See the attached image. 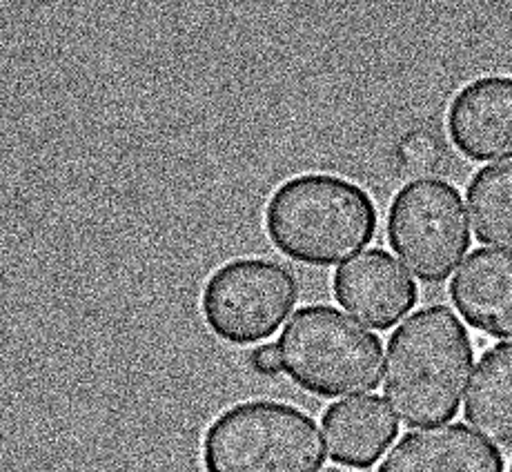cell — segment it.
<instances>
[{
	"label": "cell",
	"instance_id": "cell-2",
	"mask_svg": "<svg viewBox=\"0 0 512 472\" xmlns=\"http://www.w3.org/2000/svg\"><path fill=\"white\" fill-rule=\"evenodd\" d=\"M372 196L334 174H301L279 185L265 208V232L285 257L334 265L361 252L377 234Z\"/></svg>",
	"mask_w": 512,
	"mask_h": 472
},
{
	"label": "cell",
	"instance_id": "cell-4",
	"mask_svg": "<svg viewBox=\"0 0 512 472\" xmlns=\"http://www.w3.org/2000/svg\"><path fill=\"white\" fill-rule=\"evenodd\" d=\"M201 452L208 472H317L326 461L317 421L277 401L223 410L205 430Z\"/></svg>",
	"mask_w": 512,
	"mask_h": 472
},
{
	"label": "cell",
	"instance_id": "cell-14",
	"mask_svg": "<svg viewBox=\"0 0 512 472\" xmlns=\"http://www.w3.org/2000/svg\"><path fill=\"white\" fill-rule=\"evenodd\" d=\"M443 143L432 132H412L399 145V161L408 172H432L441 163Z\"/></svg>",
	"mask_w": 512,
	"mask_h": 472
},
{
	"label": "cell",
	"instance_id": "cell-15",
	"mask_svg": "<svg viewBox=\"0 0 512 472\" xmlns=\"http://www.w3.org/2000/svg\"><path fill=\"white\" fill-rule=\"evenodd\" d=\"M250 366L254 372H259V375H265V377L279 375L283 370V363H281V352L277 343H263V346L252 350Z\"/></svg>",
	"mask_w": 512,
	"mask_h": 472
},
{
	"label": "cell",
	"instance_id": "cell-6",
	"mask_svg": "<svg viewBox=\"0 0 512 472\" xmlns=\"http://www.w3.org/2000/svg\"><path fill=\"white\" fill-rule=\"evenodd\" d=\"M299 301L297 277L270 259H236L205 281L201 312L216 337L250 346L270 339Z\"/></svg>",
	"mask_w": 512,
	"mask_h": 472
},
{
	"label": "cell",
	"instance_id": "cell-5",
	"mask_svg": "<svg viewBox=\"0 0 512 472\" xmlns=\"http://www.w3.org/2000/svg\"><path fill=\"white\" fill-rule=\"evenodd\" d=\"M388 241L406 268L423 283H443L470 248L461 194L441 179L403 185L388 212Z\"/></svg>",
	"mask_w": 512,
	"mask_h": 472
},
{
	"label": "cell",
	"instance_id": "cell-17",
	"mask_svg": "<svg viewBox=\"0 0 512 472\" xmlns=\"http://www.w3.org/2000/svg\"><path fill=\"white\" fill-rule=\"evenodd\" d=\"M510 472H512V464H510Z\"/></svg>",
	"mask_w": 512,
	"mask_h": 472
},
{
	"label": "cell",
	"instance_id": "cell-3",
	"mask_svg": "<svg viewBox=\"0 0 512 472\" xmlns=\"http://www.w3.org/2000/svg\"><path fill=\"white\" fill-rule=\"evenodd\" d=\"M277 346L285 375L310 395L337 399L379 388L381 339L337 308H301Z\"/></svg>",
	"mask_w": 512,
	"mask_h": 472
},
{
	"label": "cell",
	"instance_id": "cell-8",
	"mask_svg": "<svg viewBox=\"0 0 512 472\" xmlns=\"http://www.w3.org/2000/svg\"><path fill=\"white\" fill-rule=\"evenodd\" d=\"M448 132L472 161L512 154V76H484L459 90L448 110Z\"/></svg>",
	"mask_w": 512,
	"mask_h": 472
},
{
	"label": "cell",
	"instance_id": "cell-10",
	"mask_svg": "<svg viewBox=\"0 0 512 472\" xmlns=\"http://www.w3.org/2000/svg\"><path fill=\"white\" fill-rule=\"evenodd\" d=\"M450 299L475 330L512 339V254L472 252L450 283Z\"/></svg>",
	"mask_w": 512,
	"mask_h": 472
},
{
	"label": "cell",
	"instance_id": "cell-1",
	"mask_svg": "<svg viewBox=\"0 0 512 472\" xmlns=\"http://www.w3.org/2000/svg\"><path fill=\"white\" fill-rule=\"evenodd\" d=\"M472 363L475 350L457 314L423 308L392 332L383 395L408 428L446 424L464 401Z\"/></svg>",
	"mask_w": 512,
	"mask_h": 472
},
{
	"label": "cell",
	"instance_id": "cell-7",
	"mask_svg": "<svg viewBox=\"0 0 512 472\" xmlns=\"http://www.w3.org/2000/svg\"><path fill=\"white\" fill-rule=\"evenodd\" d=\"M334 297L372 330H390L417 306L415 279L386 250H368L334 272Z\"/></svg>",
	"mask_w": 512,
	"mask_h": 472
},
{
	"label": "cell",
	"instance_id": "cell-13",
	"mask_svg": "<svg viewBox=\"0 0 512 472\" xmlns=\"http://www.w3.org/2000/svg\"><path fill=\"white\" fill-rule=\"evenodd\" d=\"M466 196L477 239L512 250V154L472 176Z\"/></svg>",
	"mask_w": 512,
	"mask_h": 472
},
{
	"label": "cell",
	"instance_id": "cell-11",
	"mask_svg": "<svg viewBox=\"0 0 512 472\" xmlns=\"http://www.w3.org/2000/svg\"><path fill=\"white\" fill-rule=\"evenodd\" d=\"M330 457L343 466L370 468L399 435V421L381 397L334 403L323 415Z\"/></svg>",
	"mask_w": 512,
	"mask_h": 472
},
{
	"label": "cell",
	"instance_id": "cell-16",
	"mask_svg": "<svg viewBox=\"0 0 512 472\" xmlns=\"http://www.w3.org/2000/svg\"><path fill=\"white\" fill-rule=\"evenodd\" d=\"M321 472H357V470H348V468H339V466H332V468H326Z\"/></svg>",
	"mask_w": 512,
	"mask_h": 472
},
{
	"label": "cell",
	"instance_id": "cell-9",
	"mask_svg": "<svg viewBox=\"0 0 512 472\" xmlns=\"http://www.w3.org/2000/svg\"><path fill=\"white\" fill-rule=\"evenodd\" d=\"M379 472H504L501 452L464 424L410 432Z\"/></svg>",
	"mask_w": 512,
	"mask_h": 472
},
{
	"label": "cell",
	"instance_id": "cell-12",
	"mask_svg": "<svg viewBox=\"0 0 512 472\" xmlns=\"http://www.w3.org/2000/svg\"><path fill=\"white\" fill-rule=\"evenodd\" d=\"M464 412L481 437L512 448V343H497L481 354Z\"/></svg>",
	"mask_w": 512,
	"mask_h": 472
}]
</instances>
